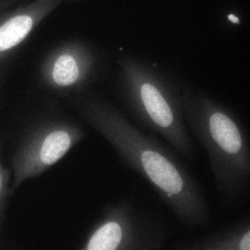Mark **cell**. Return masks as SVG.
<instances>
[{
    "label": "cell",
    "instance_id": "cell-7",
    "mask_svg": "<svg viewBox=\"0 0 250 250\" xmlns=\"http://www.w3.org/2000/svg\"><path fill=\"white\" fill-rule=\"evenodd\" d=\"M175 250H250V221L244 217L213 233L196 239L181 241Z\"/></svg>",
    "mask_w": 250,
    "mask_h": 250
},
{
    "label": "cell",
    "instance_id": "cell-10",
    "mask_svg": "<svg viewBox=\"0 0 250 250\" xmlns=\"http://www.w3.org/2000/svg\"><path fill=\"white\" fill-rule=\"evenodd\" d=\"M17 1V0H9V2L11 3V2H13V1Z\"/></svg>",
    "mask_w": 250,
    "mask_h": 250
},
{
    "label": "cell",
    "instance_id": "cell-8",
    "mask_svg": "<svg viewBox=\"0 0 250 250\" xmlns=\"http://www.w3.org/2000/svg\"><path fill=\"white\" fill-rule=\"evenodd\" d=\"M10 180V172L6 168L3 167L0 156V218L4 201L6 200L7 193H8V182Z\"/></svg>",
    "mask_w": 250,
    "mask_h": 250
},
{
    "label": "cell",
    "instance_id": "cell-6",
    "mask_svg": "<svg viewBox=\"0 0 250 250\" xmlns=\"http://www.w3.org/2000/svg\"><path fill=\"white\" fill-rule=\"evenodd\" d=\"M95 65V56L87 46L81 42H69L57 47L45 59L42 80L56 91H76L87 83Z\"/></svg>",
    "mask_w": 250,
    "mask_h": 250
},
{
    "label": "cell",
    "instance_id": "cell-5",
    "mask_svg": "<svg viewBox=\"0 0 250 250\" xmlns=\"http://www.w3.org/2000/svg\"><path fill=\"white\" fill-rule=\"evenodd\" d=\"M83 137L77 126L65 121H48L32 128L13 156L12 190L60 161Z\"/></svg>",
    "mask_w": 250,
    "mask_h": 250
},
{
    "label": "cell",
    "instance_id": "cell-1",
    "mask_svg": "<svg viewBox=\"0 0 250 250\" xmlns=\"http://www.w3.org/2000/svg\"><path fill=\"white\" fill-rule=\"evenodd\" d=\"M82 113L123 164L152 187L182 225L188 229L209 225V207L200 185L170 147L98 97L84 100Z\"/></svg>",
    "mask_w": 250,
    "mask_h": 250
},
{
    "label": "cell",
    "instance_id": "cell-4",
    "mask_svg": "<svg viewBox=\"0 0 250 250\" xmlns=\"http://www.w3.org/2000/svg\"><path fill=\"white\" fill-rule=\"evenodd\" d=\"M170 236L159 213L129 199L109 204L84 244L86 250H159Z\"/></svg>",
    "mask_w": 250,
    "mask_h": 250
},
{
    "label": "cell",
    "instance_id": "cell-3",
    "mask_svg": "<svg viewBox=\"0 0 250 250\" xmlns=\"http://www.w3.org/2000/svg\"><path fill=\"white\" fill-rule=\"evenodd\" d=\"M125 105L145 129L162 137L183 157L192 161L195 149L185 123L182 91L138 62H120Z\"/></svg>",
    "mask_w": 250,
    "mask_h": 250
},
{
    "label": "cell",
    "instance_id": "cell-2",
    "mask_svg": "<svg viewBox=\"0 0 250 250\" xmlns=\"http://www.w3.org/2000/svg\"><path fill=\"white\" fill-rule=\"evenodd\" d=\"M182 97L187 128L208 154L219 199L227 208L238 209L250 187L246 132L229 109L206 94L185 88Z\"/></svg>",
    "mask_w": 250,
    "mask_h": 250
},
{
    "label": "cell",
    "instance_id": "cell-9",
    "mask_svg": "<svg viewBox=\"0 0 250 250\" xmlns=\"http://www.w3.org/2000/svg\"><path fill=\"white\" fill-rule=\"evenodd\" d=\"M228 19L230 22L235 24L239 23V22H240L239 19L237 17H236L235 15H233V14H230V15L228 16Z\"/></svg>",
    "mask_w": 250,
    "mask_h": 250
}]
</instances>
